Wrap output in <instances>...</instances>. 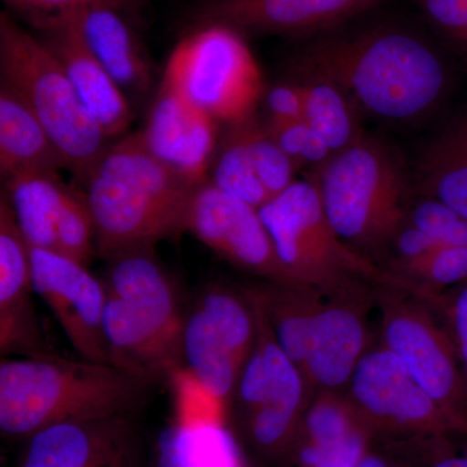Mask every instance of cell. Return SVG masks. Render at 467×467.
<instances>
[{
	"label": "cell",
	"mask_w": 467,
	"mask_h": 467,
	"mask_svg": "<svg viewBox=\"0 0 467 467\" xmlns=\"http://www.w3.org/2000/svg\"><path fill=\"white\" fill-rule=\"evenodd\" d=\"M97 230V254L152 250L184 232V218L199 186L175 173L149 150L142 133L110 143L84 184Z\"/></svg>",
	"instance_id": "3"
},
{
	"label": "cell",
	"mask_w": 467,
	"mask_h": 467,
	"mask_svg": "<svg viewBox=\"0 0 467 467\" xmlns=\"http://www.w3.org/2000/svg\"><path fill=\"white\" fill-rule=\"evenodd\" d=\"M377 285H364L325 296L310 328L303 376L313 396L347 389L370 348L368 309Z\"/></svg>",
	"instance_id": "15"
},
{
	"label": "cell",
	"mask_w": 467,
	"mask_h": 467,
	"mask_svg": "<svg viewBox=\"0 0 467 467\" xmlns=\"http://www.w3.org/2000/svg\"><path fill=\"white\" fill-rule=\"evenodd\" d=\"M438 247L441 245L436 244L425 233L404 220L389 244V248L395 252V257L389 261V265L386 270L391 272L396 267L422 259Z\"/></svg>",
	"instance_id": "34"
},
{
	"label": "cell",
	"mask_w": 467,
	"mask_h": 467,
	"mask_svg": "<svg viewBox=\"0 0 467 467\" xmlns=\"http://www.w3.org/2000/svg\"><path fill=\"white\" fill-rule=\"evenodd\" d=\"M382 343L467 432V379L450 334L436 324L430 304L393 285L376 287Z\"/></svg>",
	"instance_id": "11"
},
{
	"label": "cell",
	"mask_w": 467,
	"mask_h": 467,
	"mask_svg": "<svg viewBox=\"0 0 467 467\" xmlns=\"http://www.w3.org/2000/svg\"><path fill=\"white\" fill-rule=\"evenodd\" d=\"M404 220L436 244L467 247V220L438 199L420 195L407 207Z\"/></svg>",
	"instance_id": "31"
},
{
	"label": "cell",
	"mask_w": 467,
	"mask_h": 467,
	"mask_svg": "<svg viewBox=\"0 0 467 467\" xmlns=\"http://www.w3.org/2000/svg\"><path fill=\"white\" fill-rule=\"evenodd\" d=\"M267 134L275 140L282 150L301 169L304 152L310 137V128L304 119H267Z\"/></svg>",
	"instance_id": "35"
},
{
	"label": "cell",
	"mask_w": 467,
	"mask_h": 467,
	"mask_svg": "<svg viewBox=\"0 0 467 467\" xmlns=\"http://www.w3.org/2000/svg\"><path fill=\"white\" fill-rule=\"evenodd\" d=\"M103 282L104 333L113 367L158 382L183 368L186 313L171 276L152 250L117 254Z\"/></svg>",
	"instance_id": "4"
},
{
	"label": "cell",
	"mask_w": 467,
	"mask_h": 467,
	"mask_svg": "<svg viewBox=\"0 0 467 467\" xmlns=\"http://www.w3.org/2000/svg\"><path fill=\"white\" fill-rule=\"evenodd\" d=\"M184 232L243 272L263 281L297 284L279 260L259 209L227 195L208 181L193 192Z\"/></svg>",
	"instance_id": "13"
},
{
	"label": "cell",
	"mask_w": 467,
	"mask_h": 467,
	"mask_svg": "<svg viewBox=\"0 0 467 467\" xmlns=\"http://www.w3.org/2000/svg\"><path fill=\"white\" fill-rule=\"evenodd\" d=\"M429 20L467 48V0H416Z\"/></svg>",
	"instance_id": "33"
},
{
	"label": "cell",
	"mask_w": 467,
	"mask_h": 467,
	"mask_svg": "<svg viewBox=\"0 0 467 467\" xmlns=\"http://www.w3.org/2000/svg\"><path fill=\"white\" fill-rule=\"evenodd\" d=\"M427 467H467V454L454 456L445 451Z\"/></svg>",
	"instance_id": "38"
},
{
	"label": "cell",
	"mask_w": 467,
	"mask_h": 467,
	"mask_svg": "<svg viewBox=\"0 0 467 467\" xmlns=\"http://www.w3.org/2000/svg\"><path fill=\"white\" fill-rule=\"evenodd\" d=\"M36 294L54 313L81 358L112 365L104 333L107 292L88 266L57 252L30 247Z\"/></svg>",
	"instance_id": "14"
},
{
	"label": "cell",
	"mask_w": 467,
	"mask_h": 467,
	"mask_svg": "<svg viewBox=\"0 0 467 467\" xmlns=\"http://www.w3.org/2000/svg\"><path fill=\"white\" fill-rule=\"evenodd\" d=\"M304 121L327 144L331 152L346 150L361 137L356 106L334 82L304 76Z\"/></svg>",
	"instance_id": "27"
},
{
	"label": "cell",
	"mask_w": 467,
	"mask_h": 467,
	"mask_svg": "<svg viewBox=\"0 0 467 467\" xmlns=\"http://www.w3.org/2000/svg\"><path fill=\"white\" fill-rule=\"evenodd\" d=\"M245 294L254 306L256 340L227 405L236 432L257 457L291 463L313 393L300 368L276 343L256 301Z\"/></svg>",
	"instance_id": "8"
},
{
	"label": "cell",
	"mask_w": 467,
	"mask_h": 467,
	"mask_svg": "<svg viewBox=\"0 0 467 467\" xmlns=\"http://www.w3.org/2000/svg\"><path fill=\"white\" fill-rule=\"evenodd\" d=\"M208 182L257 209L272 201L260 181L239 124L227 126L225 135L220 138Z\"/></svg>",
	"instance_id": "28"
},
{
	"label": "cell",
	"mask_w": 467,
	"mask_h": 467,
	"mask_svg": "<svg viewBox=\"0 0 467 467\" xmlns=\"http://www.w3.org/2000/svg\"><path fill=\"white\" fill-rule=\"evenodd\" d=\"M256 340V319L244 290L212 284L186 312L182 364L221 404H229Z\"/></svg>",
	"instance_id": "12"
},
{
	"label": "cell",
	"mask_w": 467,
	"mask_h": 467,
	"mask_svg": "<svg viewBox=\"0 0 467 467\" xmlns=\"http://www.w3.org/2000/svg\"><path fill=\"white\" fill-rule=\"evenodd\" d=\"M417 187L467 220V115L442 128L422 150Z\"/></svg>",
	"instance_id": "25"
},
{
	"label": "cell",
	"mask_w": 467,
	"mask_h": 467,
	"mask_svg": "<svg viewBox=\"0 0 467 467\" xmlns=\"http://www.w3.org/2000/svg\"><path fill=\"white\" fill-rule=\"evenodd\" d=\"M73 189L60 171L18 175L3 183L30 247L57 251L58 225Z\"/></svg>",
	"instance_id": "24"
},
{
	"label": "cell",
	"mask_w": 467,
	"mask_h": 467,
	"mask_svg": "<svg viewBox=\"0 0 467 467\" xmlns=\"http://www.w3.org/2000/svg\"><path fill=\"white\" fill-rule=\"evenodd\" d=\"M269 119H300L304 117V94L300 84L273 86L265 95Z\"/></svg>",
	"instance_id": "37"
},
{
	"label": "cell",
	"mask_w": 467,
	"mask_h": 467,
	"mask_svg": "<svg viewBox=\"0 0 467 467\" xmlns=\"http://www.w3.org/2000/svg\"><path fill=\"white\" fill-rule=\"evenodd\" d=\"M398 287L430 303L444 288L467 282V247L441 245L422 259L391 270Z\"/></svg>",
	"instance_id": "29"
},
{
	"label": "cell",
	"mask_w": 467,
	"mask_h": 467,
	"mask_svg": "<svg viewBox=\"0 0 467 467\" xmlns=\"http://www.w3.org/2000/svg\"><path fill=\"white\" fill-rule=\"evenodd\" d=\"M429 304L444 312L448 334L454 344L467 379V282L457 285L456 291L451 294L438 295Z\"/></svg>",
	"instance_id": "32"
},
{
	"label": "cell",
	"mask_w": 467,
	"mask_h": 467,
	"mask_svg": "<svg viewBox=\"0 0 467 467\" xmlns=\"http://www.w3.org/2000/svg\"><path fill=\"white\" fill-rule=\"evenodd\" d=\"M32 254L7 193L0 195V352L3 358L48 353L33 303Z\"/></svg>",
	"instance_id": "19"
},
{
	"label": "cell",
	"mask_w": 467,
	"mask_h": 467,
	"mask_svg": "<svg viewBox=\"0 0 467 467\" xmlns=\"http://www.w3.org/2000/svg\"><path fill=\"white\" fill-rule=\"evenodd\" d=\"M5 2L26 15L33 24L45 18L58 16L90 3H112L117 7L122 8L133 5L134 0H5Z\"/></svg>",
	"instance_id": "36"
},
{
	"label": "cell",
	"mask_w": 467,
	"mask_h": 467,
	"mask_svg": "<svg viewBox=\"0 0 467 467\" xmlns=\"http://www.w3.org/2000/svg\"><path fill=\"white\" fill-rule=\"evenodd\" d=\"M33 26L41 30L39 39L57 58L79 99L109 140L128 134L133 122L129 98L88 50L77 27L64 16L45 18Z\"/></svg>",
	"instance_id": "20"
},
{
	"label": "cell",
	"mask_w": 467,
	"mask_h": 467,
	"mask_svg": "<svg viewBox=\"0 0 467 467\" xmlns=\"http://www.w3.org/2000/svg\"><path fill=\"white\" fill-rule=\"evenodd\" d=\"M156 467H243L238 441L216 422L192 420L160 436Z\"/></svg>",
	"instance_id": "26"
},
{
	"label": "cell",
	"mask_w": 467,
	"mask_h": 467,
	"mask_svg": "<svg viewBox=\"0 0 467 467\" xmlns=\"http://www.w3.org/2000/svg\"><path fill=\"white\" fill-rule=\"evenodd\" d=\"M259 212L279 260L297 284L324 296L358 285L395 284L391 273L340 239L326 216L312 173Z\"/></svg>",
	"instance_id": "7"
},
{
	"label": "cell",
	"mask_w": 467,
	"mask_h": 467,
	"mask_svg": "<svg viewBox=\"0 0 467 467\" xmlns=\"http://www.w3.org/2000/svg\"><path fill=\"white\" fill-rule=\"evenodd\" d=\"M295 64L303 76L339 86L356 109L391 122L429 115L448 86L447 67L434 48L399 27L322 36Z\"/></svg>",
	"instance_id": "1"
},
{
	"label": "cell",
	"mask_w": 467,
	"mask_h": 467,
	"mask_svg": "<svg viewBox=\"0 0 467 467\" xmlns=\"http://www.w3.org/2000/svg\"><path fill=\"white\" fill-rule=\"evenodd\" d=\"M238 124L261 182L272 199L275 198L296 181L294 177L296 165L267 134L265 126L254 119V116Z\"/></svg>",
	"instance_id": "30"
},
{
	"label": "cell",
	"mask_w": 467,
	"mask_h": 467,
	"mask_svg": "<svg viewBox=\"0 0 467 467\" xmlns=\"http://www.w3.org/2000/svg\"><path fill=\"white\" fill-rule=\"evenodd\" d=\"M331 226L353 250L376 263L405 218V177L379 140L362 134L312 173Z\"/></svg>",
	"instance_id": "5"
},
{
	"label": "cell",
	"mask_w": 467,
	"mask_h": 467,
	"mask_svg": "<svg viewBox=\"0 0 467 467\" xmlns=\"http://www.w3.org/2000/svg\"><path fill=\"white\" fill-rule=\"evenodd\" d=\"M24 442L17 467H150L131 416L58 423Z\"/></svg>",
	"instance_id": "16"
},
{
	"label": "cell",
	"mask_w": 467,
	"mask_h": 467,
	"mask_svg": "<svg viewBox=\"0 0 467 467\" xmlns=\"http://www.w3.org/2000/svg\"><path fill=\"white\" fill-rule=\"evenodd\" d=\"M218 122L162 81L140 133L150 152L196 186L207 182L218 143Z\"/></svg>",
	"instance_id": "17"
},
{
	"label": "cell",
	"mask_w": 467,
	"mask_h": 467,
	"mask_svg": "<svg viewBox=\"0 0 467 467\" xmlns=\"http://www.w3.org/2000/svg\"><path fill=\"white\" fill-rule=\"evenodd\" d=\"M153 382L113 365L43 353L0 362V430L26 441L58 423L133 416Z\"/></svg>",
	"instance_id": "2"
},
{
	"label": "cell",
	"mask_w": 467,
	"mask_h": 467,
	"mask_svg": "<svg viewBox=\"0 0 467 467\" xmlns=\"http://www.w3.org/2000/svg\"><path fill=\"white\" fill-rule=\"evenodd\" d=\"M346 396L377 441L465 434L382 342L371 344L358 362Z\"/></svg>",
	"instance_id": "10"
},
{
	"label": "cell",
	"mask_w": 467,
	"mask_h": 467,
	"mask_svg": "<svg viewBox=\"0 0 467 467\" xmlns=\"http://www.w3.org/2000/svg\"><path fill=\"white\" fill-rule=\"evenodd\" d=\"M162 81L227 126L254 117L263 95L260 67L244 36L217 24L196 27L175 46Z\"/></svg>",
	"instance_id": "9"
},
{
	"label": "cell",
	"mask_w": 467,
	"mask_h": 467,
	"mask_svg": "<svg viewBox=\"0 0 467 467\" xmlns=\"http://www.w3.org/2000/svg\"><path fill=\"white\" fill-rule=\"evenodd\" d=\"M134 2H137V0H134Z\"/></svg>",
	"instance_id": "39"
},
{
	"label": "cell",
	"mask_w": 467,
	"mask_h": 467,
	"mask_svg": "<svg viewBox=\"0 0 467 467\" xmlns=\"http://www.w3.org/2000/svg\"><path fill=\"white\" fill-rule=\"evenodd\" d=\"M260 306L276 343L303 373L310 328L325 296L308 285L261 281L244 287Z\"/></svg>",
	"instance_id": "23"
},
{
	"label": "cell",
	"mask_w": 467,
	"mask_h": 467,
	"mask_svg": "<svg viewBox=\"0 0 467 467\" xmlns=\"http://www.w3.org/2000/svg\"><path fill=\"white\" fill-rule=\"evenodd\" d=\"M0 76L36 113L67 171L84 186L110 140L86 109L57 58L7 14L0 16Z\"/></svg>",
	"instance_id": "6"
},
{
	"label": "cell",
	"mask_w": 467,
	"mask_h": 467,
	"mask_svg": "<svg viewBox=\"0 0 467 467\" xmlns=\"http://www.w3.org/2000/svg\"><path fill=\"white\" fill-rule=\"evenodd\" d=\"M387 0H204L198 26H223L244 34L306 36L327 32Z\"/></svg>",
	"instance_id": "18"
},
{
	"label": "cell",
	"mask_w": 467,
	"mask_h": 467,
	"mask_svg": "<svg viewBox=\"0 0 467 467\" xmlns=\"http://www.w3.org/2000/svg\"><path fill=\"white\" fill-rule=\"evenodd\" d=\"M66 169L50 134L26 100L0 84V177L8 182L18 175L51 173Z\"/></svg>",
	"instance_id": "22"
},
{
	"label": "cell",
	"mask_w": 467,
	"mask_h": 467,
	"mask_svg": "<svg viewBox=\"0 0 467 467\" xmlns=\"http://www.w3.org/2000/svg\"><path fill=\"white\" fill-rule=\"evenodd\" d=\"M119 9L112 3L95 2L58 16L77 27L88 50L126 97H143L152 85V67Z\"/></svg>",
	"instance_id": "21"
}]
</instances>
